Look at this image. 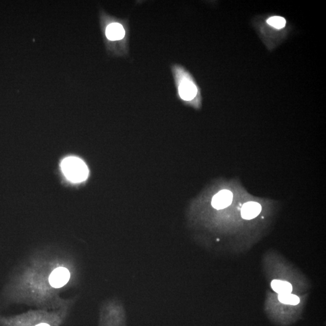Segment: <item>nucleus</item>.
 <instances>
[{"label":"nucleus","instance_id":"8","mask_svg":"<svg viewBox=\"0 0 326 326\" xmlns=\"http://www.w3.org/2000/svg\"><path fill=\"white\" fill-rule=\"evenodd\" d=\"M262 212L261 204L256 202H248L243 204L240 215L243 219L252 220L258 217Z\"/></svg>","mask_w":326,"mask_h":326},{"label":"nucleus","instance_id":"2","mask_svg":"<svg viewBox=\"0 0 326 326\" xmlns=\"http://www.w3.org/2000/svg\"><path fill=\"white\" fill-rule=\"evenodd\" d=\"M171 70L175 84L177 96L184 103L199 108L202 104V93L193 76L179 64L171 66Z\"/></svg>","mask_w":326,"mask_h":326},{"label":"nucleus","instance_id":"1","mask_svg":"<svg viewBox=\"0 0 326 326\" xmlns=\"http://www.w3.org/2000/svg\"><path fill=\"white\" fill-rule=\"evenodd\" d=\"M263 265L268 281L281 280L288 282L294 288L295 295L307 294L306 292L310 289V283L305 275L278 253H266L263 258Z\"/></svg>","mask_w":326,"mask_h":326},{"label":"nucleus","instance_id":"11","mask_svg":"<svg viewBox=\"0 0 326 326\" xmlns=\"http://www.w3.org/2000/svg\"><path fill=\"white\" fill-rule=\"evenodd\" d=\"M36 326H51V325L46 323H41V324H39L38 325Z\"/></svg>","mask_w":326,"mask_h":326},{"label":"nucleus","instance_id":"7","mask_svg":"<svg viewBox=\"0 0 326 326\" xmlns=\"http://www.w3.org/2000/svg\"><path fill=\"white\" fill-rule=\"evenodd\" d=\"M233 193L230 190L220 191L212 199V205L216 210H222L229 207L233 202Z\"/></svg>","mask_w":326,"mask_h":326},{"label":"nucleus","instance_id":"9","mask_svg":"<svg viewBox=\"0 0 326 326\" xmlns=\"http://www.w3.org/2000/svg\"><path fill=\"white\" fill-rule=\"evenodd\" d=\"M272 291L278 294H294V288L291 283L281 280H272L270 282Z\"/></svg>","mask_w":326,"mask_h":326},{"label":"nucleus","instance_id":"5","mask_svg":"<svg viewBox=\"0 0 326 326\" xmlns=\"http://www.w3.org/2000/svg\"><path fill=\"white\" fill-rule=\"evenodd\" d=\"M129 28L124 22H112L105 29V36L109 41L120 42L125 52L128 53V39H129Z\"/></svg>","mask_w":326,"mask_h":326},{"label":"nucleus","instance_id":"3","mask_svg":"<svg viewBox=\"0 0 326 326\" xmlns=\"http://www.w3.org/2000/svg\"><path fill=\"white\" fill-rule=\"evenodd\" d=\"M306 302L297 306H289L280 303L275 293L268 292L265 300V310L270 318L280 324H291L295 321L302 314Z\"/></svg>","mask_w":326,"mask_h":326},{"label":"nucleus","instance_id":"4","mask_svg":"<svg viewBox=\"0 0 326 326\" xmlns=\"http://www.w3.org/2000/svg\"><path fill=\"white\" fill-rule=\"evenodd\" d=\"M61 167L65 177L72 183H81L87 179L89 174L88 167L80 158H65L62 161Z\"/></svg>","mask_w":326,"mask_h":326},{"label":"nucleus","instance_id":"10","mask_svg":"<svg viewBox=\"0 0 326 326\" xmlns=\"http://www.w3.org/2000/svg\"><path fill=\"white\" fill-rule=\"evenodd\" d=\"M266 22L271 27L278 30L285 28L286 24V19L279 16H271L267 19Z\"/></svg>","mask_w":326,"mask_h":326},{"label":"nucleus","instance_id":"6","mask_svg":"<svg viewBox=\"0 0 326 326\" xmlns=\"http://www.w3.org/2000/svg\"><path fill=\"white\" fill-rule=\"evenodd\" d=\"M70 279V272L67 268L58 267L51 273L49 283L52 287L60 288L63 287Z\"/></svg>","mask_w":326,"mask_h":326}]
</instances>
